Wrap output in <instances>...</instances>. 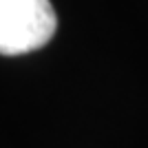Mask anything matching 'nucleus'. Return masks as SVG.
<instances>
[{
  "instance_id": "f257e3e1",
  "label": "nucleus",
  "mask_w": 148,
  "mask_h": 148,
  "mask_svg": "<svg viewBox=\"0 0 148 148\" xmlns=\"http://www.w3.org/2000/svg\"><path fill=\"white\" fill-rule=\"evenodd\" d=\"M58 27L49 0H0V56H22L49 42Z\"/></svg>"
}]
</instances>
